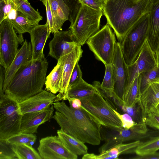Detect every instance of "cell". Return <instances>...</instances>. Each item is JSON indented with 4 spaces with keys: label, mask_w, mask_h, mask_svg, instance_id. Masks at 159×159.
<instances>
[{
    "label": "cell",
    "mask_w": 159,
    "mask_h": 159,
    "mask_svg": "<svg viewBox=\"0 0 159 159\" xmlns=\"http://www.w3.org/2000/svg\"><path fill=\"white\" fill-rule=\"evenodd\" d=\"M53 104L56 111L52 118L64 132L84 143L100 144L102 140V125L84 109L68 107L64 100Z\"/></svg>",
    "instance_id": "1"
},
{
    "label": "cell",
    "mask_w": 159,
    "mask_h": 159,
    "mask_svg": "<svg viewBox=\"0 0 159 159\" xmlns=\"http://www.w3.org/2000/svg\"><path fill=\"white\" fill-rule=\"evenodd\" d=\"M152 3V0H106L102 11L119 42L149 13Z\"/></svg>",
    "instance_id": "2"
},
{
    "label": "cell",
    "mask_w": 159,
    "mask_h": 159,
    "mask_svg": "<svg viewBox=\"0 0 159 159\" xmlns=\"http://www.w3.org/2000/svg\"><path fill=\"white\" fill-rule=\"evenodd\" d=\"M48 65L44 55L22 66L3 90L5 94L19 103L42 91Z\"/></svg>",
    "instance_id": "3"
},
{
    "label": "cell",
    "mask_w": 159,
    "mask_h": 159,
    "mask_svg": "<svg viewBox=\"0 0 159 159\" xmlns=\"http://www.w3.org/2000/svg\"><path fill=\"white\" fill-rule=\"evenodd\" d=\"M102 11L98 10L81 4L73 24L69 29L76 41L81 46L100 30Z\"/></svg>",
    "instance_id": "4"
},
{
    "label": "cell",
    "mask_w": 159,
    "mask_h": 159,
    "mask_svg": "<svg viewBox=\"0 0 159 159\" xmlns=\"http://www.w3.org/2000/svg\"><path fill=\"white\" fill-rule=\"evenodd\" d=\"M81 107L101 125L109 128H122V122L111 106L97 92L80 99Z\"/></svg>",
    "instance_id": "5"
},
{
    "label": "cell",
    "mask_w": 159,
    "mask_h": 159,
    "mask_svg": "<svg viewBox=\"0 0 159 159\" xmlns=\"http://www.w3.org/2000/svg\"><path fill=\"white\" fill-rule=\"evenodd\" d=\"M22 115L18 103L0 91V140L20 133Z\"/></svg>",
    "instance_id": "6"
},
{
    "label": "cell",
    "mask_w": 159,
    "mask_h": 159,
    "mask_svg": "<svg viewBox=\"0 0 159 159\" xmlns=\"http://www.w3.org/2000/svg\"><path fill=\"white\" fill-rule=\"evenodd\" d=\"M149 21L148 13L134 26L119 42L124 59L128 66L134 63L142 48L147 37Z\"/></svg>",
    "instance_id": "7"
},
{
    "label": "cell",
    "mask_w": 159,
    "mask_h": 159,
    "mask_svg": "<svg viewBox=\"0 0 159 159\" xmlns=\"http://www.w3.org/2000/svg\"><path fill=\"white\" fill-rule=\"evenodd\" d=\"M147 125L143 122L136 124L129 129L122 128H109L101 126V134L104 143L99 148L102 153L113 146L124 142L140 140L147 137Z\"/></svg>",
    "instance_id": "8"
},
{
    "label": "cell",
    "mask_w": 159,
    "mask_h": 159,
    "mask_svg": "<svg viewBox=\"0 0 159 159\" xmlns=\"http://www.w3.org/2000/svg\"><path fill=\"white\" fill-rule=\"evenodd\" d=\"M116 43L115 34L107 24L90 37L86 42L96 58L105 65L112 63Z\"/></svg>",
    "instance_id": "9"
},
{
    "label": "cell",
    "mask_w": 159,
    "mask_h": 159,
    "mask_svg": "<svg viewBox=\"0 0 159 159\" xmlns=\"http://www.w3.org/2000/svg\"><path fill=\"white\" fill-rule=\"evenodd\" d=\"M8 18L0 23V64L6 70L11 63L17 53L22 34L18 36Z\"/></svg>",
    "instance_id": "10"
},
{
    "label": "cell",
    "mask_w": 159,
    "mask_h": 159,
    "mask_svg": "<svg viewBox=\"0 0 159 159\" xmlns=\"http://www.w3.org/2000/svg\"><path fill=\"white\" fill-rule=\"evenodd\" d=\"M42 159H77L78 156L70 152L58 136L42 138L37 148Z\"/></svg>",
    "instance_id": "11"
},
{
    "label": "cell",
    "mask_w": 159,
    "mask_h": 159,
    "mask_svg": "<svg viewBox=\"0 0 159 159\" xmlns=\"http://www.w3.org/2000/svg\"><path fill=\"white\" fill-rule=\"evenodd\" d=\"M156 66H157L156 54L152 49L146 39L135 60L132 64L128 66L129 80L126 89L141 73L151 70Z\"/></svg>",
    "instance_id": "12"
},
{
    "label": "cell",
    "mask_w": 159,
    "mask_h": 159,
    "mask_svg": "<svg viewBox=\"0 0 159 159\" xmlns=\"http://www.w3.org/2000/svg\"><path fill=\"white\" fill-rule=\"evenodd\" d=\"M81 46L78 44L70 52L57 60L62 66L63 74L61 89L56 95L54 102L67 100L68 87L70 77L76 63L82 56L83 51Z\"/></svg>",
    "instance_id": "13"
},
{
    "label": "cell",
    "mask_w": 159,
    "mask_h": 159,
    "mask_svg": "<svg viewBox=\"0 0 159 159\" xmlns=\"http://www.w3.org/2000/svg\"><path fill=\"white\" fill-rule=\"evenodd\" d=\"M111 64L114 75L113 89L116 94L122 99L128 84L129 75L128 66L124 59L119 42L116 43Z\"/></svg>",
    "instance_id": "14"
},
{
    "label": "cell",
    "mask_w": 159,
    "mask_h": 159,
    "mask_svg": "<svg viewBox=\"0 0 159 159\" xmlns=\"http://www.w3.org/2000/svg\"><path fill=\"white\" fill-rule=\"evenodd\" d=\"M49 44L48 56L57 61L61 57L70 52L79 44L75 40L70 30H60L53 34Z\"/></svg>",
    "instance_id": "15"
},
{
    "label": "cell",
    "mask_w": 159,
    "mask_h": 159,
    "mask_svg": "<svg viewBox=\"0 0 159 159\" xmlns=\"http://www.w3.org/2000/svg\"><path fill=\"white\" fill-rule=\"evenodd\" d=\"M54 109L52 104L41 111L22 114L20 132L33 134L37 133L39 126L52 118Z\"/></svg>",
    "instance_id": "16"
},
{
    "label": "cell",
    "mask_w": 159,
    "mask_h": 159,
    "mask_svg": "<svg viewBox=\"0 0 159 159\" xmlns=\"http://www.w3.org/2000/svg\"><path fill=\"white\" fill-rule=\"evenodd\" d=\"M56 95L44 90L18 103L22 114L41 111L54 102Z\"/></svg>",
    "instance_id": "17"
},
{
    "label": "cell",
    "mask_w": 159,
    "mask_h": 159,
    "mask_svg": "<svg viewBox=\"0 0 159 159\" xmlns=\"http://www.w3.org/2000/svg\"><path fill=\"white\" fill-rule=\"evenodd\" d=\"M32 52L31 43L26 39L17 53L11 64L5 70L3 90L5 88L16 72L23 65L32 60Z\"/></svg>",
    "instance_id": "18"
},
{
    "label": "cell",
    "mask_w": 159,
    "mask_h": 159,
    "mask_svg": "<svg viewBox=\"0 0 159 159\" xmlns=\"http://www.w3.org/2000/svg\"><path fill=\"white\" fill-rule=\"evenodd\" d=\"M152 1L149 13V26L147 39L156 54L159 44V0Z\"/></svg>",
    "instance_id": "19"
},
{
    "label": "cell",
    "mask_w": 159,
    "mask_h": 159,
    "mask_svg": "<svg viewBox=\"0 0 159 159\" xmlns=\"http://www.w3.org/2000/svg\"><path fill=\"white\" fill-rule=\"evenodd\" d=\"M29 33L32 49V60H36L44 55L43 49L50 34L46 24L34 26Z\"/></svg>",
    "instance_id": "20"
},
{
    "label": "cell",
    "mask_w": 159,
    "mask_h": 159,
    "mask_svg": "<svg viewBox=\"0 0 159 159\" xmlns=\"http://www.w3.org/2000/svg\"><path fill=\"white\" fill-rule=\"evenodd\" d=\"M138 102L142 108L144 120L151 110L159 103V80L150 85L141 94Z\"/></svg>",
    "instance_id": "21"
},
{
    "label": "cell",
    "mask_w": 159,
    "mask_h": 159,
    "mask_svg": "<svg viewBox=\"0 0 159 159\" xmlns=\"http://www.w3.org/2000/svg\"><path fill=\"white\" fill-rule=\"evenodd\" d=\"M92 85L113 109L120 113H124L125 105L123 101L116 94L113 89L102 87L101 84L98 81H93Z\"/></svg>",
    "instance_id": "22"
},
{
    "label": "cell",
    "mask_w": 159,
    "mask_h": 159,
    "mask_svg": "<svg viewBox=\"0 0 159 159\" xmlns=\"http://www.w3.org/2000/svg\"><path fill=\"white\" fill-rule=\"evenodd\" d=\"M57 134L65 147L73 154L78 156L88 153V148L84 143L66 133L61 129L57 130Z\"/></svg>",
    "instance_id": "23"
},
{
    "label": "cell",
    "mask_w": 159,
    "mask_h": 159,
    "mask_svg": "<svg viewBox=\"0 0 159 159\" xmlns=\"http://www.w3.org/2000/svg\"><path fill=\"white\" fill-rule=\"evenodd\" d=\"M49 1L56 25L59 31L62 30L63 23L69 20V8L63 0Z\"/></svg>",
    "instance_id": "24"
},
{
    "label": "cell",
    "mask_w": 159,
    "mask_h": 159,
    "mask_svg": "<svg viewBox=\"0 0 159 159\" xmlns=\"http://www.w3.org/2000/svg\"><path fill=\"white\" fill-rule=\"evenodd\" d=\"M63 74L62 66L57 62L50 74L46 77L45 90L53 94L61 90Z\"/></svg>",
    "instance_id": "25"
},
{
    "label": "cell",
    "mask_w": 159,
    "mask_h": 159,
    "mask_svg": "<svg viewBox=\"0 0 159 159\" xmlns=\"http://www.w3.org/2000/svg\"><path fill=\"white\" fill-rule=\"evenodd\" d=\"M97 92L95 87L88 84L82 79L80 82L71 86L67 91L69 98L81 99L89 96Z\"/></svg>",
    "instance_id": "26"
},
{
    "label": "cell",
    "mask_w": 159,
    "mask_h": 159,
    "mask_svg": "<svg viewBox=\"0 0 159 159\" xmlns=\"http://www.w3.org/2000/svg\"><path fill=\"white\" fill-rule=\"evenodd\" d=\"M140 95L139 75L125 90L122 99L124 105L128 107L134 106L139 101Z\"/></svg>",
    "instance_id": "27"
},
{
    "label": "cell",
    "mask_w": 159,
    "mask_h": 159,
    "mask_svg": "<svg viewBox=\"0 0 159 159\" xmlns=\"http://www.w3.org/2000/svg\"><path fill=\"white\" fill-rule=\"evenodd\" d=\"M15 9L26 16L34 26L43 19L39 12L35 10L27 0H15Z\"/></svg>",
    "instance_id": "28"
},
{
    "label": "cell",
    "mask_w": 159,
    "mask_h": 159,
    "mask_svg": "<svg viewBox=\"0 0 159 159\" xmlns=\"http://www.w3.org/2000/svg\"><path fill=\"white\" fill-rule=\"evenodd\" d=\"M11 147L18 159H42L32 147L21 143H15Z\"/></svg>",
    "instance_id": "29"
},
{
    "label": "cell",
    "mask_w": 159,
    "mask_h": 159,
    "mask_svg": "<svg viewBox=\"0 0 159 159\" xmlns=\"http://www.w3.org/2000/svg\"><path fill=\"white\" fill-rule=\"evenodd\" d=\"M12 23L16 32L20 34L29 33L34 26L26 16L18 11L15 18L12 20Z\"/></svg>",
    "instance_id": "30"
},
{
    "label": "cell",
    "mask_w": 159,
    "mask_h": 159,
    "mask_svg": "<svg viewBox=\"0 0 159 159\" xmlns=\"http://www.w3.org/2000/svg\"><path fill=\"white\" fill-rule=\"evenodd\" d=\"M141 94L152 84L159 80V67L156 66L139 75Z\"/></svg>",
    "instance_id": "31"
},
{
    "label": "cell",
    "mask_w": 159,
    "mask_h": 159,
    "mask_svg": "<svg viewBox=\"0 0 159 159\" xmlns=\"http://www.w3.org/2000/svg\"><path fill=\"white\" fill-rule=\"evenodd\" d=\"M159 150V136L141 142L136 148L134 152L138 155H143L155 152Z\"/></svg>",
    "instance_id": "32"
},
{
    "label": "cell",
    "mask_w": 159,
    "mask_h": 159,
    "mask_svg": "<svg viewBox=\"0 0 159 159\" xmlns=\"http://www.w3.org/2000/svg\"><path fill=\"white\" fill-rule=\"evenodd\" d=\"M36 139L37 136L35 134L20 132L12 136L8 139L6 142L10 144L21 143L32 147Z\"/></svg>",
    "instance_id": "33"
},
{
    "label": "cell",
    "mask_w": 159,
    "mask_h": 159,
    "mask_svg": "<svg viewBox=\"0 0 159 159\" xmlns=\"http://www.w3.org/2000/svg\"><path fill=\"white\" fill-rule=\"evenodd\" d=\"M45 6L46 9L47 22L46 24L48 26V31L53 34L58 32V30L56 25L53 12L51 7L49 0H41V1Z\"/></svg>",
    "instance_id": "34"
},
{
    "label": "cell",
    "mask_w": 159,
    "mask_h": 159,
    "mask_svg": "<svg viewBox=\"0 0 159 159\" xmlns=\"http://www.w3.org/2000/svg\"><path fill=\"white\" fill-rule=\"evenodd\" d=\"M124 112L129 115L134 121L136 123L144 122L143 111L140 106L138 102L131 107L125 105Z\"/></svg>",
    "instance_id": "35"
},
{
    "label": "cell",
    "mask_w": 159,
    "mask_h": 159,
    "mask_svg": "<svg viewBox=\"0 0 159 159\" xmlns=\"http://www.w3.org/2000/svg\"><path fill=\"white\" fill-rule=\"evenodd\" d=\"M68 7L70 13L69 20L70 25L74 23L81 6V4L78 0H63Z\"/></svg>",
    "instance_id": "36"
},
{
    "label": "cell",
    "mask_w": 159,
    "mask_h": 159,
    "mask_svg": "<svg viewBox=\"0 0 159 159\" xmlns=\"http://www.w3.org/2000/svg\"><path fill=\"white\" fill-rule=\"evenodd\" d=\"M144 122L147 126L159 130V111L156 108L148 113Z\"/></svg>",
    "instance_id": "37"
},
{
    "label": "cell",
    "mask_w": 159,
    "mask_h": 159,
    "mask_svg": "<svg viewBox=\"0 0 159 159\" xmlns=\"http://www.w3.org/2000/svg\"><path fill=\"white\" fill-rule=\"evenodd\" d=\"M105 71L103 80L101 84L102 87L113 89L114 85V75L112 65H105Z\"/></svg>",
    "instance_id": "38"
},
{
    "label": "cell",
    "mask_w": 159,
    "mask_h": 159,
    "mask_svg": "<svg viewBox=\"0 0 159 159\" xmlns=\"http://www.w3.org/2000/svg\"><path fill=\"white\" fill-rule=\"evenodd\" d=\"M17 159L11 147L6 141L0 140V159Z\"/></svg>",
    "instance_id": "39"
},
{
    "label": "cell",
    "mask_w": 159,
    "mask_h": 159,
    "mask_svg": "<svg viewBox=\"0 0 159 159\" xmlns=\"http://www.w3.org/2000/svg\"><path fill=\"white\" fill-rule=\"evenodd\" d=\"M15 0H0V13L3 15L4 20L7 18L13 9H15Z\"/></svg>",
    "instance_id": "40"
},
{
    "label": "cell",
    "mask_w": 159,
    "mask_h": 159,
    "mask_svg": "<svg viewBox=\"0 0 159 159\" xmlns=\"http://www.w3.org/2000/svg\"><path fill=\"white\" fill-rule=\"evenodd\" d=\"M78 62L76 63L71 74L69 81L68 90L71 86L77 84L82 79V73Z\"/></svg>",
    "instance_id": "41"
},
{
    "label": "cell",
    "mask_w": 159,
    "mask_h": 159,
    "mask_svg": "<svg viewBox=\"0 0 159 159\" xmlns=\"http://www.w3.org/2000/svg\"><path fill=\"white\" fill-rule=\"evenodd\" d=\"M113 111L121 121L123 127L125 129H129L137 123L135 122L132 117L127 113L121 114L115 110Z\"/></svg>",
    "instance_id": "42"
},
{
    "label": "cell",
    "mask_w": 159,
    "mask_h": 159,
    "mask_svg": "<svg viewBox=\"0 0 159 159\" xmlns=\"http://www.w3.org/2000/svg\"><path fill=\"white\" fill-rule=\"evenodd\" d=\"M81 4H84L93 9L102 11L106 0H78Z\"/></svg>",
    "instance_id": "43"
},
{
    "label": "cell",
    "mask_w": 159,
    "mask_h": 159,
    "mask_svg": "<svg viewBox=\"0 0 159 159\" xmlns=\"http://www.w3.org/2000/svg\"><path fill=\"white\" fill-rule=\"evenodd\" d=\"M135 159H159V153L157 152L149 154L143 155H138L133 158Z\"/></svg>",
    "instance_id": "44"
},
{
    "label": "cell",
    "mask_w": 159,
    "mask_h": 159,
    "mask_svg": "<svg viewBox=\"0 0 159 159\" xmlns=\"http://www.w3.org/2000/svg\"><path fill=\"white\" fill-rule=\"evenodd\" d=\"M70 106L75 109H79L81 107L82 103L80 99L76 98H69L67 100Z\"/></svg>",
    "instance_id": "45"
},
{
    "label": "cell",
    "mask_w": 159,
    "mask_h": 159,
    "mask_svg": "<svg viewBox=\"0 0 159 159\" xmlns=\"http://www.w3.org/2000/svg\"><path fill=\"white\" fill-rule=\"evenodd\" d=\"M156 56L157 66L159 67V44L156 53Z\"/></svg>",
    "instance_id": "46"
},
{
    "label": "cell",
    "mask_w": 159,
    "mask_h": 159,
    "mask_svg": "<svg viewBox=\"0 0 159 159\" xmlns=\"http://www.w3.org/2000/svg\"><path fill=\"white\" fill-rule=\"evenodd\" d=\"M156 108L158 110V111H159V103L157 105Z\"/></svg>",
    "instance_id": "47"
}]
</instances>
